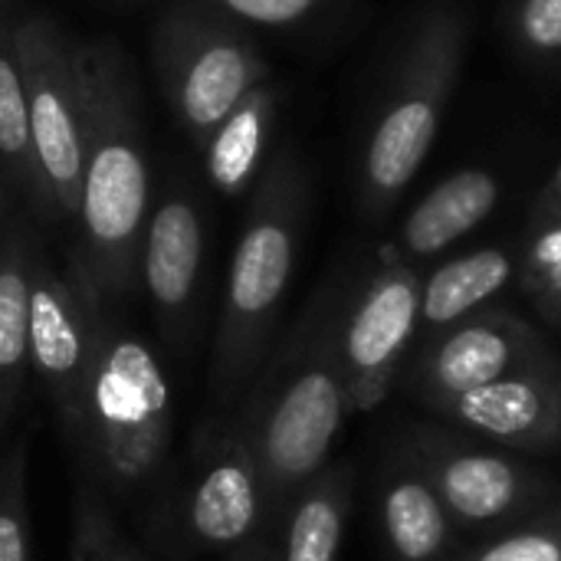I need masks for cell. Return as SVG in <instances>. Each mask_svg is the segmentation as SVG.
Listing matches in <instances>:
<instances>
[{
    "instance_id": "obj_1",
    "label": "cell",
    "mask_w": 561,
    "mask_h": 561,
    "mask_svg": "<svg viewBox=\"0 0 561 561\" xmlns=\"http://www.w3.org/2000/svg\"><path fill=\"white\" fill-rule=\"evenodd\" d=\"M345 296L339 279L325 283L279 332L250 391L233 408L256 450L273 533H279L293 500L332 467L335 440L352 414L339 355Z\"/></svg>"
},
{
    "instance_id": "obj_2",
    "label": "cell",
    "mask_w": 561,
    "mask_h": 561,
    "mask_svg": "<svg viewBox=\"0 0 561 561\" xmlns=\"http://www.w3.org/2000/svg\"><path fill=\"white\" fill-rule=\"evenodd\" d=\"M89 131L76 214V253L105 306L141 289V247L154 210L151 161L135 69L118 43H85Z\"/></svg>"
},
{
    "instance_id": "obj_3",
    "label": "cell",
    "mask_w": 561,
    "mask_h": 561,
    "mask_svg": "<svg viewBox=\"0 0 561 561\" xmlns=\"http://www.w3.org/2000/svg\"><path fill=\"white\" fill-rule=\"evenodd\" d=\"M309 214V171L293 141L279 145L250 191L240 240L230 256L220 319L210 348V414L233 411L260 375L293 283Z\"/></svg>"
},
{
    "instance_id": "obj_4",
    "label": "cell",
    "mask_w": 561,
    "mask_h": 561,
    "mask_svg": "<svg viewBox=\"0 0 561 561\" xmlns=\"http://www.w3.org/2000/svg\"><path fill=\"white\" fill-rule=\"evenodd\" d=\"M171 431L174 408L158 352L105 309L72 440L82 480L112 500L158 490Z\"/></svg>"
},
{
    "instance_id": "obj_5",
    "label": "cell",
    "mask_w": 561,
    "mask_h": 561,
    "mask_svg": "<svg viewBox=\"0 0 561 561\" xmlns=\"http://www.w3.org/2000/svg\"><path fill=\"white\" fill-rule=\"evenodd\" d=\"M467 53V20L457 7H434L417 26L391 92L365 138L358 201L365 217L381 220L417 178Z\"/></svg>"
},
{
    "instance_id": "obj_6",
    "label": "cell",
    "mask_w": 561,
    "mask_h": 561,
    "mask_svg": "<svg viewBox=\"0 0 561 561\" xmlns=\"http://www.w3.org/2000/svg\"><path fill=\"white\" fill-rule=\"evenodd\" d=\"M151 62L174 122L197 151L250 89L273 79L247 26L210 0H171L158 13Z\"/></svg>"
},
{
    "instance_id": "obj_7",
    "label": "cell",
    "mask_w": 561,
    "mask_h": 561,
    "mask_svg": "<svg viewBox=\"0 0 561 561\" xmlns=\"http://www.w3.org/2000/svg\"><path fill=\"white\" fill-rule=\"evenodd\" d=\"M158 519L178 559L227 556L270 529L256 450L237 411L210 414L194 431L181 473L161 483Z\"/></svg>"
},
{
    "instance_id": "obj_8",
    "label": "cell",
    "mask_w": 561,
    "mask_h": 561,
    "mask_svg": "<svg viewBox=\"0 0 561 561\" xmlns=\"http://www.w3.org/2000/svg\"><path fill=\"white\" fill-rule=\"evenodd\" d=\"M16 49L43 187V224H76L89 131L85 43L53 16L30 13L16 16Z\"/></svg>"
},
{
    "instance_id": "obj_9",
    "label": "cell",
    "mask_w": 561,
    "mask_h": 561,
    "mask_svg": "<svg viewBox=\"0 0 561 561\" xmlns=\"http://www.w3.org/2000/svg\"><path fill=\"white\" fill-rule=\"evenodd\" d=\"M401 450L437 486L463 533L493 536L561 503L556 477L523 454L463 437L454 427L411 424L401 434Z\"/></svg>"
},
{
    "instance_id": "obj_10",
    "label": "cell",
    "mask_w": 561,
    "mask_h": 561,
    "mask_svg": "<svg viewBox=\"0 0 561 561\" xmlns=\"http://www.w3.org/2000/svg\"><path fill=\"white\" fill-rule=\"evenodd\" d=\"M105 309L72 256L59 270L46 247H39L30 283V371L69 444L79 434L82 394Z\"/></svg>"
},
{
    "instance_id": "obj_11",
    "label": "cell",
    "mask_w": 561,
    "mask_h": 561,
    "mask_svg": "<svg viewBox=\"0 0 561 561\" xmlns=\"http://www.w3.org/2000/svg\"><path fill=\"white\" fill-rule=\"evenodd\" d=\"M424 273L408 263L381 260L345 296L339 322V355L352 414L378 411L401 381L417 345Z\"/></svg>"
},
{
    "instance_id": "obj_12",
    "label": "cell",
    "mask_w": 561,
    "mask_h": 561,
    "mask_svg": "<svg viewBox=\"0 0 561 561\" xmlns=\"http://www.w3.org/2000/svg\"><path fill=\"white\" fill-rule=\"evenodd\" d=\"M204 260L207 220L201 197L191 184L174 178L154 201L141 247V289L154 312L158 335L174 355H187L201 332Z\"/></svg>"
},
{
    "instance_id": "obj_13",
    "label": "cell",
    "mask_w": 561,
    "mask_h": 561,
    "mask_svg": "<svg viewBox=\"0 0 561 561\" xmlns=\"http://www.w3.org/2000/svg\"><path fill=\"white\" fill-rule=\"evenodd\" d=\"M546 348V335L529 319L493 302L414 345L411 365L404 371L408 391L421 408H431L513 375Z\"/></svg>"
},
{
    "instance_id": "obj_14",
    "label": "cell",
    "mask_w": 561,
    "mask_h": 561,
    "mask_svg": "<svg viewBox=\"0 0 561 561\" xmlns=\"http://www.w3.org/2000/svg\"><path fill=\"white\" fill-rule=\"evenodd\" d=\"M450 427L513 454L546 457L561 450V358L549 345L542 355L477 391L427 408Z\"/></svg>"
},
{
    "instance_id": "obj_15",
    "label": "cell",
    "mask_w": 561,
    "mask_h": 561,
    "mask_svg": "<svg viewBox=\"0 0 561 561\" xmlns=\"http://www.w3.org/2000/svg\"><path fill=\"white\" fill-rule=\"evenodd\" d=\"M378 523L391 561H454L463 549V529L401 447L388 457L378 483Z\"/></svg>"
},
{
    "instance_id": "obj_16",
    "label": "cell",
    "mask_w": 561,
    "mask_h": 561,
    "mask_svg": "<svg viewBox=\"0 0 561 561\" xmlns=\"http://www.w3.org/2000/svg\"><path fill=\"white\" fill-rule=\"evenodd\" d=\"M43 240L30 214L13 210L0 230V440L10 431L30 371V283Z\"/></svg>"
},
{
    "instance_id": "obj_17",
    "label": "cell",
    "mask_w": 561,
    "mask_h": 561,
    "mask_svg": "<svg viewBox=\"0 0 561 561\" xmlns=\"http://www.w3.org/2000/svg\"><path fill=\"white\" fill-rule=\"evenodd\" d=\"M500 178L486 168H463L444 178L398 227L381 260L417 266L480 227L500 204Z\"/></svg>"
},
{
    "instance_id": "obj_18",
    "label": "cell",
    "mask_w": 561,
    "mask_h": 561,
    "mask_svg": "<svg viewBox=\"0 0 561 561\" xmlns=\"http://www.w3.org/2000/svg\"><path fill=\"white\" fill-rule=\"evenodd\" d=\"M279 85L273 79L250 89L237 108L217 125L210 141L201 148L204 174L224 197L250 194L273 154V128L279 115Z\"/></svg>"
},
{
    "instance_id": "obj_19",
    "label": "cell",
    "mask_w": 561,
    "mask_h": 561,
    "mask_svg": "<svg viewBox=\"0 0 561 561\" xmlns=\"http://www.w3.org/2000/svg\"><path fill=\"white\" fill-rule=\"evenodd\" d=\"M519 276V253L506 247H480L463 253L431 276L421 286V325L417 342L434 339L437 332L477 316L493 306V299Z\"/></svg>"
},
{
    "instance_id": "obj_20",
    "label": "cell",
    "mask_w": 561,
    "mask_h": 561,
    "mask_svg": "<svg viewBox=\"0 0 561 561\" xmlns=\"http://www.w3.org/2000/svg\"><path fill=\"white\" fill-rule=\"evenodd\" d=\"M0 168L10 181L13 197L23 201L26 214L43 224V187L30 135L26 85L16 49V16L10 13L7 0H0Z\"/></svg>"
},
{
    "instance_id": "obj_21",
    "label": "cell",
    "mask_w": 561,
    "mask_h": 561,
    "mask_svg": "<svg viewBox=\"0 0 561 561\" xmlns=\"http://www.w3.org/2000/svg\"><path fill=\"white\" fill-rule=\"evenodd\" d=\"M355 493L352 463H332L286 510L279 526L283 561H339Z\"/></svg>"
},
{
    "instance_id": "obj_22",
    "label": "cell",
    "mask_w": 561,
    "mask_h": 561,
    "mask_svg": "<svg viewBox=\"0 0 561 561\" xmlns=\"http://www.w3.org/2000/svg\"><path fill=\"white\" fill-rule=\"evenodd\" d=\"M454 561H561V503L536 519L463 546Z\"/></svg>"
},
{
    "instance_id": "obj_23",
    "label": "cell",
    "mask_w": 561,
    "mask_h": 561,
    "mask_svg": "<svg viewBox=\"0 0 561 561\" xmlns=\"http://www.w3.org/2000/svg\"><path fill=\"white\" fill-rule=\"evenodd\" d=\"M26 467V437L20 434L0 450V561H33Z\"/></svg>"
},
{
    "instance_id": "obj_24",
    "label": "cell",
    "mask_w": 561,
    "mask_h": 561,
    "mask_svg": "<svg viewBox=\"0 0 561 561\" xmlns=\"http://www.w3.org/2000/svg\"><path fill=\"white\" fill-rule=\"evenodd\" d=\"M118 526L105 496L92 483H79L76 513H72V542L69 561H112V549L118 542Z\"/></svg>"
},
{
    "instance_id": "obj_25",
    "label": "cell",
    "mask_w": 561,
    "mask_h": 561,
    "mask_svg": "<svg viewBox=\"0 0 561 561\" xmlns=\"http://www.w3.org/2000/svg\"><path fill=\"white\" fill-rule=\"evenodd\" d=\"M561 276V217H546L533 220L529 237L523 240L519 250V289L529 296L542 283Z\"/></svg>"
},
{
    "instance_id": "obj_26",
    "label": "cell",
    "mask_w": 561,
    "mask_h": 561,
    "mask_svg": "<svg viewBox=\"0 0 561 561\" xmlns=\"http://www.w3.org/2000/svg\"><path fill=\"white\" fill-rule=\"evenodd\" d=\"M210 3L243 26L250 23V26L289 30L319 16L329 0H210Z\"/></svg>"
},
{
    "instance_id": "obj_27",
    "label": "cell",
    "mask_w": 561,
    "mask_h": 561,
    "mask_svg": "<svg viewBox=\"0 0 561 561\" xmlns=\"http://www.w3.org/2000/svg\"><path fill=\"white\" fill-rule=\"evenodd\" d=\"M516 33L533 53H561V0H519Z\"/></svg>"
},
{
    "instance_id": "obj_28",
    "label": "cell",
    "mask_w": 561,
    "mask_h": 561,
    "mask_svg": "<svg viewBox=\"0 0 561 561\" xmlns=\"http://www.w3.org/2000/svg\"><path fill=\"white\" fill-rule=\"evenodd\" d=\"M227 561H283V552H279V533L263 529L260 536H253V539L243 542L240 549L227 552Z\"/></svg>"
},
{
    "instance_id": "obj_29",
    "label": "cell",
    "mask_w": 561,
    "mask_h": 561,
    "mask_svg": "<svg viewBox=\"0 0 561 561\" xmlns=\"http://www.w3.org/2000/svg\"><path fill=\"white\" fill-rule=\"evenodd\" d=\"M529 302L536 306V312H539L549 325L561 329V276L542 283L539 289H533V293H529Z\"/></svg>"
},
{
    "instance_id": "obj_30",
    "label": "cell",
    "mask_w": 561,
    "mask_h": 561,
    "mask_svg": "<svg viewBox=\"0 0 561 561\" xmlns=\"http://www.w3.org/2000/svg\"><path fill=\"white\" fill-rule=\"evenodd\" d=\"M546 217H561V164L552 171L533 207V220H546Z\"/></svg>"
},
{
    "instance_id": "obj_31",
    "label": "cell",
    "mask_w": 561,
    "mask_h": 561,
    "mask_svg": "<svg viewBox=\"0 0 561 561\" xmlns=\"http://www.w3.org/2000/svg\"><path fill=\"white\" fill-rule=\"evenodd\" d=\"M112 561H151V559L141 552V546H135L131 539L118 536V542H115V549H112Z\"/></svg>"
},
{
    "instance_id": "obj_32",
    "label": "cell",
    "mask_w": 561,
    "mask_h": 561,
    "mask_svg": "<svg viewBox=\"0 0 561 561\" xmlns=\"http://www.w3.org/2000/svg\"><path fill=\"white\" fill-rule=\"evenodd\" d=\"M10 197H13V191H10V181H7V174H3V168H0V230H3V224H7V217L13 214V210L7 207Z\"/></svg>"
}]
</instances>
